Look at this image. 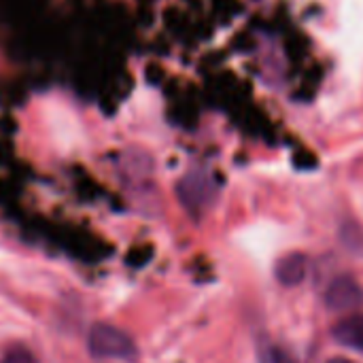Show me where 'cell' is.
Here are the masks:
<instances>
[{
    "instance_id": "6da1fadb",
    "label": "cell",
    "mask_w": 363,
    "mask_h": 363,
    "mask_svg": "<svg viewBox=\"0 0 363 363\" xmlns=\"http://www.w3.org/2000/svg\"><path fill=\"white\" fill-rule=\"evenodd\" d=\"M87 345L89 353L98 359H132L136 355L134 340L125 332L106 323H98L91 328Z\"/></svg>"
},
{
    "instance_id": "7a4b0ae2",
    "label": "cell",
    "mask_w": 363,
    "mask_h": 363,
    "mask_svg": "<svg viewBox=\"0 0 363 363\" xmlns=\"http://www.w3.org/2000/svg\"><path fill=\"white\" fill-rule=\"evenodd\" d=\"M325 302L336 313L355 311L363 304V289L357 281H353L349 277H340L330 285V289L325 294Z\"/></svg>"
},
{
    "instance_id": "3957f363",
    "label": "cell",
    "mask_w": 363,
    "mask_h": 363,
    "mask_svg": "<svg viewBox=\"0 0 363 363\" xmlns=\"http://www.w3.org/2000/svg\"><path fill=\"white\" fill-rule=\"evenodd\" d=\"M181 198L189 208H200L206 206L213 194V183L206 174L202 172H191L183 179V183L179 185Z\"/></svg>"
},
{
    "instance_id": "277c9868",
    "label": "cell",
    "mask_w": 363,
    "mask_h": 363,
    "mask_svg": "<svg viewBox=\"0 0 363 363\" xmlns=\"http://www.w3.org/2000/svg\"><path fill=\"white\" fill-rule=\"evenodd\" d=\"M274 274H277V281L287 285V287L300 285L306 279V274H308V259H306V255L289 253V255L281 257L279 264H277Z\"/></svg>"
},
{
    "instance_id": "5b68a950",
    "label": "cell",
    "mask_w": 363,
    "mask_h": 363,
    "mask_svg": "<svg viewBox=\"0 0 363 363\" xmlns=\"http://www.w3.org/2000/svg\"><path fill=\"white\" fill-rule=\"evenodd\" d=\"M332 336L342 347L363 353V315H349V317L340 319L334 325Z\"/></svg>"
},
{
    "instance_id": "8992f818",
    "label": "cell",
    "mask_w": 363,
    "mask_h": 363,
    "mask_svg": "<svg viewBox=\"0 0 363 363\" xmlns=\"http://www.w3.org/2000/svg\"><path fill=\"white\" fill-rule=\"evenodd\" d=\"M0 363H36L34 359V355L28 351V349H21V347H15V349H11Z\"/></svg>"
},
{
    "instance_id": "52a82bcc",
    "label": "cell",
    "mask_w": 363,
    "mask_h": 363,
    "mask_svg": "<svg viewBox=\"0 0 363 363\" xmlns=\"http://www.w3.org/2000/svg\"><path fill=\"white\" fill-rule=\"evenodd\" d=\"M272 363H296V359H294L291 355L283 353V351H274V355H272Z\"/></svg>"
},
{
    "instance_id": "ba28073f",
    "label": "cell",
    "mask_w": 363,
    "mask_h": 363,
    "mask_svg": "<svg viewBox=\"0 0 363 363\" xmlns=\"http://www.w3.org/2000/svg\"><path fill=\"white\" fill-rule=\"evenodd\" d=\"M328 363H355V362H351V359H342V357H336V359H330Z\"/></svg>"
}]
</instances>
